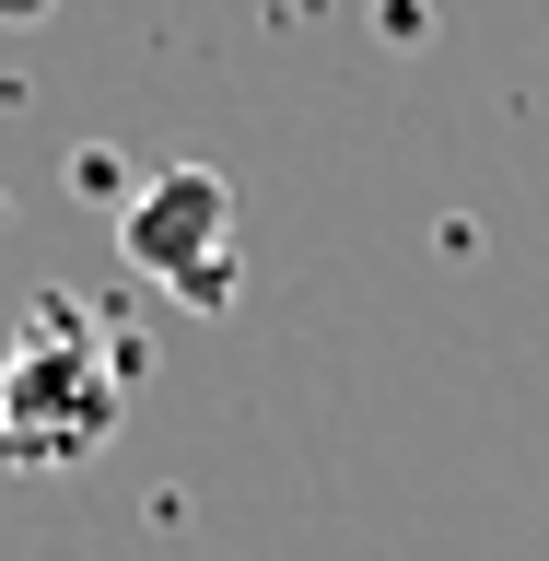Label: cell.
<instances>
[{"instance_id":"6da1fadb","label":"cell","mask_w":549,"mask_h":561,"mask_svg":"<svg viewBox=\"0 0 549 561\" xmlns=\"http://www.w3.org/2000/svg\"><path fill=\"white\" fill-rule=\"evenodd\" d=\"M117 410H129V363L94 340V316L35 305L24 340L0 351V468H82L105 456Z\"/></svg>"},{"instance_id":"7a4b0ae2","label":"cell","mask_w":549,"mask_h":561,"mask_svg":"<svg viewBox=\"0 0 549 561\" xmlns=\"http://www.w3.org/2000/svg\"><path fill=\"white\" fill-rule=\"evenodd\" d=\"M117 257H129L140 280H164L187 316H222L235 305V187L210 164L140 175L129 199H117Z\"/></svg>"},{"instance_id":"3957f363","label":"cell","mask_w":549,"mask_h":561,"mask_svg":"<svg viewBox=\"0 0 549 561\" xmlns=\"http://www.w3.org/2000/svg\"><path fill=\"white\" fill-rule=\"evenodd\" d=\"M0 12H12V24H35V12H47V0H0Z\"/></svg>"}]
</instances>
